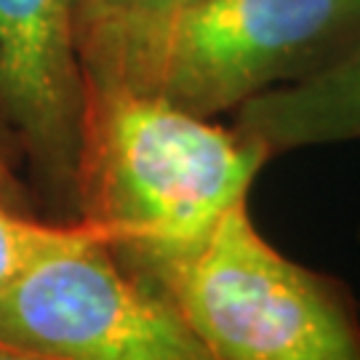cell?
<instances>
[{
  "instance_id": "7",
  "label": "cell",
  "mask_w": 360,
  "mask_h": 360,
  "mask_svg": "<svg viewBox=\"0 0 360 360\" xmlns=\"http://www.w3.org/2000/svg\"><path fill=\"white\" fill-rule=\"evenodd\" d=\"M80 221H53L35 217L32 208L0 203V291L16 283L35 262L72 240Z\"/></svg>"
},
{
  "instance_id": "3",
  "label": "cell",
  "mask_w": 360,
  "mask_h": 360,
  "mask_svg": "<svg viewBox=\"0 0 360 360\" xmlns=\"http://www.w3.org/2000/svg\"><path fill=\"white\" fill-rule=\"evenodd\" d=\"M217 360H360L358 304L347 285L267 243L238 200L195 243L144 272Z\"/></svg>"
},
{
  "instance_id": "5",
  "label": "cell",
  "mask_w": 360,
  "mask_h": 360,
  "mask_svg": "<svg viewBox=\"0 0 360 360\" xmlns=\"http://www.w3.org/2000/svg\"><path fill=\"white\" fill-rule=\"evenodd\" d=\"M75 3L0 0V126L27 163L32 206L53 221H80Z\"/></svg>"
},
{
  "instance_id": "2",
  "label": "cell",
  "mask_w": 360,
  "mask_h": 360,
  "mask_svg": "<svg viewBox=\"0 0 360 360\" xmlns=\"http://www.w3.org/2000/svg\"><path fill=\"white\" fill-rule=\"evenodd\" d=\"M75 40L83 75L214 117L360 49V0H190Z\"/></svg>"
},
{
  "instance_id": "8",
  "label": "cell",
  "mask_w": 360,
  "mask_h": 360,
  "mask_svg": "<svg viewBox=\"0 0 360 360\" xmlns=\"http://www.w3.org/2000/svg\"><path fill=\"white\" fill-rule=\"evenodd\" d=\"M190 0H77L75 3V32L120 27L131 22H144L179 8Z\"/></svg>"
},
{
  "instance_id": "1",
  "label": "cell",
  "mask_w": 360,
  "mask_h": 360,
  "mask_svg": "<svg viewBox=\"0 0 360 360\" xmlns=\"http://www.w3.org/2000/svg\"><path fill=\"white\" fill-rule=\"evenodd\" d=\"M270 153L240 129L83 75L77 155L80 219L134 278L195 243L248 198Z\"/></svg>"
},
{
  "instance_id": "9",
  "label": "cell",
  "mask_w": 360,
  "mask_h": 360,
  "mask_svg": "<svg viewBox=\"0 0 360 360\" xmlns=\"http://www.w3.org/2000/svg\"><path fill=\"white\" fill-rule=\"evenodd\" d=\"M16 163H19V150L8 136V131L0 126V203H13L35 211L30 190L16 176Z\"/></svg>"
},
{
  "instance_id": "6",
  "label": "cell",
  "mask_w": 360,
  "mask_h": 360,
  "mask_svg": "<svg viewBox=\"0 0 360 360\" xmlns=\"http://www.w3.org/2000/svg\"><path fill=\"white\" fill-rule=\"evenodd\" d=\"M235 112V129L257 139L270 158L307 144L360 139V49L318 75L259 94Z\"/></svg>"
},
{
  "instance_id": "4",
  "label": "cell",
  "mask_w": 360,
  "mask_h": 360,
  "mask_svg": "<svg viewBox=\"0 0 360 360\" xmlns=\"http://www.w3.org/2000/svg\"><path fill=\"white\" fill-rule=\"evenodd\" d=\"M0 358L11 360H208L179 315L126 272L107 235L83 219L0 291Z\"/></svg>"
}]
</instances>
